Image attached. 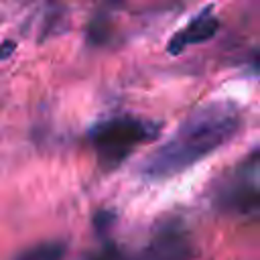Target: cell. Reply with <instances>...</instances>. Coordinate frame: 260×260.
I'll use <instances>...</instances> for the list:
<instances>
[{
  "mask_svg": "<svg viewBox=\"0 0 260 260\" xmlns=\"http://www.w3.org/2000/svg\"><path fill=\"white\" fill-rule=\"evenodd\" d=\"M240 126L242 116L236 104H205L191 112L167 142L144 156L138 173L148 181L179 175L232 140Z\"/></svg>",
  "mask_w": 260,
  "mask_h": 260,
  "instance_id": "1",
  "label": "cell"
},
{
  "mask_svg": "<svg viewBox=\"0 0 260 260\" xmlns=\"http://www.w3.org/2000/svg\"><path fill=\"white\" fill-rule=\"evenodd\" d=\"M14 49H16V43L14 41H4V43H0V61L2 59H8L12 53H14Z\"/></svg>",
  "mask_w": 260,
  "mask_h": 260,
  "instance_id": "10",
  "label": "cell"
},
{
  "mask_svg": "<svg viewBox=\"0 0 260 260\" xmlns=\"http://www.w3.org/2000/svg\"><path fill=\"white\" fill-rule=\"evenodd\" d=\"M193 240L179 219L165 221L152 236L140 260H191Z\"/></svg>",
  "mask_w": 260,
  "mask_h": 260,
  "instance_id": "3",
  "label": "cell"
},
{
  "mask_svg": "<svg viewBox=\"0 0 260 260\" xmlns=\"http://www.w3.org/2000/svg\"><path fill=\"white\" fill-rule=\"evenodd\" d=\"M63 256H65L63 242H41L20 252L14 260H63Z\"/></svg>",
  "mask_w": 260,
  "mask_h": 260,
  "instance_id": "6",
  "label": "cell"
},
{
  "mask_svg": "<svg viewBox=\"0 0 260 260\" xmlns=\"http://www.w3.org/2000/svg\"><path fill=\"white\" fill-rule=\"evenodd\" d=\"M156 134H158L156 124L130 116H120L91 126L89 142L95 150L98 162L110 171L120 167V162H124L138 144L152 140Z\"/></svg>",
  "mask_w": 260,
  "mask_h": 260,
  "instance_id": "2",
  "label": "cell"
},
{
  "mask_svg": "<svg viewBox=\"0 0 260 260\" xmlns=\"http://www.w3.org/2000/svg\"><path fill=\"white\" fill-rule=\"evenodd\" d=\"M85 260H126L124 258V254L116 248V246H104L100 252H93V254H89Z\"/></svg>",
  "mask_w": 260,
  "mask_h": 260,
  "instance_id": "8",
  "label": "cell"
},
{
  "mask_svg": "<svg viewBox=\"0 0 260 260\" xmlns=\"http://www.w3.org/2000/svg\"><path fill=\"white\" fill-rule=\"evenodd\" d=\"M114 219H116V215H114L112 211H108V209L98 211V213H95V217H93L95 230H98V232H106V230H108V228L114 223Z\"/></svg>",
  "mask_w": 260,
  "mask_h": 260,
  "instance_id": "9",
  "label": "cell"
},
{
  "mask_svg": "<svg viewBox=\"0 0 260 260\" xmlns=\"http://www.w3.org/2000/svg\"><path fill=\"white\" fill-rule=\"evenodd\" d=\"M112 22L108 14H95L87 26V41L95 47H102L106 43H110L112 39Z\"/></svg>",
  "mask_w": 260,
  "mask_h": 260,
  "instance_id": "7",
  "label": "cell"
},
{
  "mask_svg": "<svg viewBox=\"0 0 260 260\" xmlns=\"http://www.w3.org/2000/svg\"><path fill=\"white\" fill-rule=\"evenodd\" d=\"M217 28H219V20L211 14V8H207L201 14H197L185 28H181L179 32H175V37L167 45V51H169V55H179L189 45L207 43L209 39L215 37Z\"/></svg>",
  "mask_w": 260,
  "mask_h": 260,
  "instance_id": "5",
  "label": "cell"
},
{
  "mask_svg": "<svg viewBox=\"0 0 260 260\" xmlns=\"http://www.w3.org/2000/svg\"><path fill=\"white\" fill-rule=\"evenodd\" d=\"M256 175L258 173H256V152H254L248 167H244V175L238 177L232 185H225V189L219 193L217 205L225 211L254 213L260 205V191H258Z\"/></svg>",
  "mask_w": 260,
  "mask_h": 260,
  "instance_id": "4",
  "label": "cell"
}]
</instances>
